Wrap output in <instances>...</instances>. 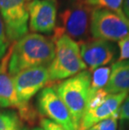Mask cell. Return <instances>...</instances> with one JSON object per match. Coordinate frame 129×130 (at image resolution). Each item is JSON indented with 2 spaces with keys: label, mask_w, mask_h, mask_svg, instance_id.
<instances>
[{
  "label": "cell",
  "mask_w": 129,
  "mask_h": 130,
  "mask_svg": "<svg viewBox=\"0 0 129 130\" xmlns=\"http://www.w3.org/2000/svg\"><path fill=\"white\" fill-rule=\"evenodd\" d=\"M56 54L52 37L37 33L24 35L12 45L8 71L13 77L27 69L49 66Z\"/></svg>",
  "instance_id": "6da1fadb"
},
{
  "label": "cell",
  "mask_w": 129,
  "mask_h": 130,
  "mask_svg": "<svg viewBox=\"0 0 129 130\" xmlns=\"http://www.w3.org/2000/svg\"><path fill=\"white\" fill-rule=\"evenodd\" d=\"M56 54L48 66L50 82H57L74 76L87 68L81 56L77 42L65 34L52 36Z\"/></svg>",
  "instance_id": "7a4b0ae2"
},
{
  "label": "cell",
  "mask_w": 129,
  "mask_h": 130,
  "mask_svg": "<svg viewBox=\"0 0 129 130\" xmlns=\"http://www.w3.org/2000/svg\"><path fill=\"white\" fill-rule=\"evenodd\" d=\"M91 74L89 71L80 73L63 81L54 88L72 118L76 130H79L81 118L89 101Z\"/></svg>",
  "instance_id": "3957f363"
},
{
  "label": "cell",
  "mask_w": 129,
  "mask_h": 130,
  "mask_svg": "<svg viewBox=\"0 0 129 130\" xmlns=\"http://www.w3.org/2000/svg\"><path fill=\"white\" fill-rule=\"evenodd\" d=\"M91 11L84 0H65L58 16L60 25L54 33L65 34L80 44L90 40Z\"/></svg>",
  "instance_id": "277c9868"
},
{
  "label": "cell",
  "mask_w": 129,
  "mask_h": 130,
  "mask_svg": "<svg viewBox=\"0 0 129 130\" xmlns=\"http://www.w3.org/2000/svg\"><path fill=\"white\" fill-rule=\"evenodd\" d=\"M90 32L92 39L118 42L129 35V19L107 9H92Z\"/></svg>",
  "instance_id": "5b68a950"
},
{
  "label": "cell",
  "mask_w": 129,
  "mask_h": 130,
  "mask_svg": "<svg viewBox=\"0 0 129 130\" xmlns=\"http://www.w3.org/2000/svg\"><path fill=\"white\" fill-rule=\"evenodd\" d=\"M0 16L9 42L14 43L28 34L26 0H0Z\"/></svg>",
  "instance_id": "8992f818"
},
{
  "label": "cell",
  "mask_w": 129,
  "mask_h": 130,
  "mask_svg": "<svg viewBox=\"0 0 129 130\" xmlns=\"http://www.w3.org/2000/svg\"><path fill=\"white\" fill-rule=\"evenodd\" d=\"M13 80L19 101L24 106H29L33 96L50 82L48 66L27 69L13 76Z\"/></svg>",
  "instance_id": "52a82bcc"
},
{
  "label": "cell",
  "mask_w": 129,
  "mask_h": 130,
  "mask_svg": "<svg viewBox=\"0 0 129 130\" xmlns=\"http://www.w3.org/2000/svg\"><path fill=\"white\" fill-rule=\"evenodd\" d=\"M81 56L89 71L113 64L118 59V47L114 42L90 39L80 44Z\"/></svg>",
  "instance_id": "ba28073f"
},
{
  "label": "cell",
  "mask_w": 129,
  "mask_h": 130,
  "mask_svg": "<svg viewBox=\"0 0 129 130\" xmlns=\"http://www.w3.org/2000/svg\"><path fill=\"white\" fill-rule=\"evenodd\" d=\"M29 29L33 33L50 35L57 24V0H33L27 4Z\"/></svg>",
  "instance_id": "9c48e42d"
},
{
  "label": "cell",
  "mask_w": 129,
  "mask_h": 130,
  "mask_svg": "<svg viewBox=\"0 0 129 130\" xmlns=\"http://www.w3.org/2000/svg\"><path fill=\"white\" fill-rule=\"evenodd\" d=\"M37 107L41 115L58 123L65 130H76L66 106L54 87H45L40 91L37 98Z\"/></svg>",
  "instance_id": "30bf717a"
},
{
  "label": "cell",
  "mask_w": 129,
  "mask_h": 130,
  "mask_svg": "<svg viewBox=\"0 0 129 130\" xmlns=\"http://www.w3.org/2000/svg\"><path fill=\"white\" fill-rule=\"evenodd\" d=\"M11 51L12 45L9 47L6 56L0 62V107L18 109L21 118L25 121L33 122L35 118L34 112L30 108L29 105L24 106L19 101L13 85V77L8 71Z\"/></svg>",
  "instance_id": "8fae6325"
},
{
  "label": "cell",
  "mask_w": 129,
  "mask_h": 130,
  "mask_svg": "<svg viewBox=\"0 0 129 130\" xmlns=\"http://www.w3.org/2000/svg\"><path fill=\"white\" fill-rule=\"evenodd\" d=\"M129 92L109 94L106 100L94 109L85 112L79 130H87L97 123L118 112L121 105Z\"/></svg>",
  "instance_id": "7c38bea8"
},
{
  "label": "cell",
  "mask_w": 129,
  "mask_h": 130,
  "mask_svg": "<svg viewBox=\"0 0 129 130\" xmlns=\"http://www.w3.org/2000/svg\"><path fill=\"white\" fill-rule=\"evenodd\" d=\"M104 90L108 94L129 92V60H117L111 66V74Z\"/></svg>",
  "instance_id": "4fadbf2b"
},
{
  "label": "cell",
  "mask_w": 129,
  "mask_h": 130,
  "mask_svg": "<svg viewBox=\"0 0 129 130\" xmlns=\"http://www.w3.org/2000/svg\"><path fill=\"white\" fill-rule=\"evenodd\" d=\"M110 74H111V66H102L92 71L91 78H90L89 100L98 91L105 88L108 82Z\"/></svg>",
  "instance_id": "5bb4252c"
},
{
  "label": "cell",
  "mask_w": 129,
  "mask_h": 130,
  "mask_svg": "<svg viewBox=\"0 0 129 130\" xmlns=\"http://www.w3.org/2000/svg\"><path fill=\"white\" fill-rule=\"evenodd\" d=\"M0 130H22L20 117L12 111H0Z\"/></svg>",
  "instance_id": "9a60e30c"
},
{
  "label": "cell",
  "mask_w": 129,
  "mask_h": 130,
  "mask_svg": "<svg viewBox=\"0 0 129 130\" xmlns=\"http://www.w3.org/2000/svg\"><path fill=\"white\" fill-rule=\"evenodd\" d=\"M84 1L92 9H107L124 15L122 12L123 0H84Z\"/></svg>",
  "instance_id": "2e32d148"
},
{
  "label": "cell",
  "mask_w": 129,
  "mask_h": 130,
  "mask_svg": "<svg viewBox=\"0 0 129 130\" xmlns=\"http://www.w3.org/2000/svg\"><path fill=\"white\" fill-rule=\"evenodd\" d=\"M119 111V110H118ZM119 112H117L111 117L97 123L98 130H117L118 129Z\"/></svg>",
  "instance_id": "e0dca14e"
},
{
  "label": "cell",
  "mask_w": 129,
  "mask_h": 130,
  "mask_svg": "<svg viewBox=\"0 0 129 130\" xmlns=\"http://www.w3.org/2000/svg\"><path fill=\"white\" fill-rule=\"evenodd\" d=\"M9 45L10 42L7 37L6 32H5L4 22H3L1 16H0V62L6 56L9 49Z\"/></svg>",
  "instance_id": "ac0fdd59"
},
{
  "label": "cell",
  "mask_w": 129,
  "mask_h": 130,
  "mask_svg": "<svg viewBox=\"0 0 129 130\" xmlns=\"http://www.w3.org/2000/svg\"><path fill=\"white\" fill-rule=\"evenodd\" d=\"M119 56L117 60H129V35L117 42Z\"/></svg>",
  "instance_id": "d6986e66"
},
{
  "label": "cell",
  "mask_w": 129,
  "mask_h": 130,
  "mask_svg": "<svg viewBox=\"0 0 129 130\" xmlns=\"http://www.w3.org/2000/svg\"><path fill=\"white\" fill-rule=\"evenodd\" d=\"M119 119L129 121V93L119 108Z\"/></svg>",
  "instance_id": "ffe728a7"
},
{
  "label": "cell",
  "mask_w": 129,
  "mask_h": 130,
  "mask_svg": "<svg viewBox=\"0 0 129 130\" xmlns=\"http://www.w3.org/2000/svg\"><path fill=\"white\" fill-rule=\"evenodd\" d=\"M40 125L43 130H65L63 127L59 125L58 123H54L48 118H43L40 121Z\"/></svg>",
  "instance_id": "44dd1931"
},
{
  "label": "cell",
  "mask_w": 129,
  "mask_h": 130,
  "mask_svg": "<svg viewBox=\"0 0 129 130\" xmlns=\"http://www.w3.org/2000/svg\"><path fill=\"white\" fill-rule=\"evenodd\" d=\"M122 12L124 15L129 19V0H123L122 2Z\"/></svg>",
  "instance_id": "7402d4cb"
},
{
  "label": "cell",
  "mask_w": 129,
  "mask_h": 130,
  "mask_svg": "<svg viewBox=\"0 0 129 130\" xmlns=\"http://www.w3.org/2000/svg\"><path fill=\"white\" fill-rule=\"evenodd\" d=\"M117 130H129V121L120 120V123H118V129Z\"/></svg>",
  "instance_id": "603a6c76"
},
{
  "label": "cell",
  "mask_w": 129,
  "mask_h": 130,
  "mask_svg": "<svg viewBox=\"0 0 129 130\" xmlns=\"http://www.w3.org/2000/svg\"><path fill=\"white\" fill-rule=\"evenodd\" d=\"M87 130H98V128H97V125H94V126H92L91 128H90L89 129H87Z\"/></svg>",
  "instance_id": "cb8c5ba5"
},
{
  "label": "cell",
  "mask_w": 129,
  "mask_h": 130,
  "mask_svg": "<svg viewBox=\"0 0 129 130\" xmlns=\"http://www.w3.org/2000/svg\"><path fill=\"white\" fill-rule=\"evenodd\" d=\"M31 130H43V128H38V127H37V128H34Z\"/></svg>",
  "instance_id": "d4e9b609"
},
{
  "label": "cell",
  "mask_w": 129,
  "mask_h": 130,
  "mask_svg": "<svg viewBox=\"0 0 129 130\" xmlns=\"http://www.w3.org/2000/svg\"><path fill=\"white\" fill-rule=\"evenodd\" d=\"M26 1H29V2H30V1H33V0H26Z\"/></svg>",
  "instance_id": "484cf974"
}]
</instances>
